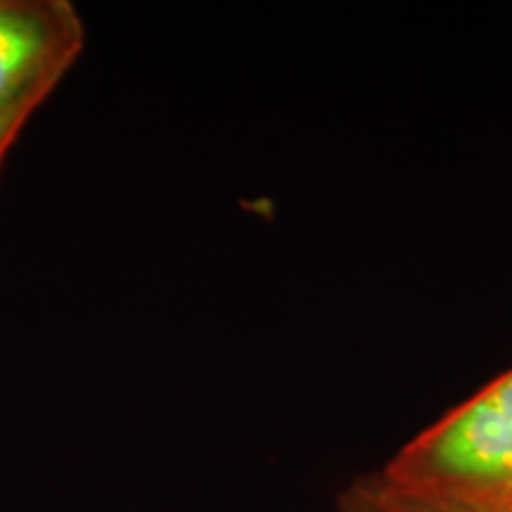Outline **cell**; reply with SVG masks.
<instances>
[{"label":"cell","instance_id":"4","mask_svg":"<svg viewBox=\"0 0 512 512\" xmlns=\"http://www.w3.org/2000/svg\"><path fill=\"white\" fill-rule=\"evenodd\" d=\"M339 512H373V510H370L368 505L354 494V491L347 489L342 494V498H339Z\"/></svg>","mask_w":512,"mask_h":512},{"label":"cell","instance_id":"1","mask_svg":"<svg viewBox=\"0 0 512 512\" xmlns=\"http://www.w3.org/2000/svg\"><path fill=\"white\" fill-rule=\"evenodd\" d=\"M349 489L373 512H512V368Z\"/></svg>","mask_w":512,"mask_h":512},{"label":"cell","instance_id":"3","mask_svg":"<svg viewBox=\"0 0 512 512\" xmlns=\"http://www.w3.org/2000/svg\"><path fill=\"white\" fill-rule=\"evenodd\" d=\"M24 126H27V119L0 117V166H3V159L8 157L12 143H15Z\"/></svg>","mask_w":512,"mask_h":512},{"label":"cell","instance_id":"2","mask_svg":"<svg viewBox=\"0 0 512 512\" xmlns=\"http://www.w3.org/2000/svg\"><path fill=\"white\" fill-rule=\"evenodd\" d=\"M86 46L69 0H0V117L27 119Z\"/></svg>","mask_w":512,"mask_h":512}]
</instances>
